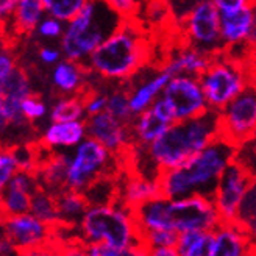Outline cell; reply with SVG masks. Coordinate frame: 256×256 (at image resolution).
Instances as JSON below:
<instances>
[{
    "label": "cell",
    "mask_w": 256,
    "mask_h": 256,
    "mask_svg": "<svg viewBox=\"0 0 256 256\" xmlns=\"http://www.w3.org/2000/svg\"><path fill=\"white\" fill-rule=\"evenodd\" d=\"M32 94V84L27 72L18 69L12 72L5 82H0V97H8L12 100L24 102V98H27Z\"/></svg>",
    "instance_id": "30"
},
{
    "label": "cell",
    "mask_w": 256,
    "mask_h": 256,
    "mask_svg": "<svg viewBox=\"0 0 256 256\" xmlns=\"http://www.w3.org/2000/svg\"><path fill=\"white\" fill-rule=\"evenodd\" d=\"M133 211L140 234L153 230H174L176 233L214 232L222 224L212 197L203 194L176 198L161 194Z\"/></svg>",
    "instance_id": "2"
},
{
    "label": "cell",
    "mask_w": 256,
    "mask_h": 256,
    "mask_svg": "<svg viewBox=\"0 0 256 256\" xmlns=\"http://www.w3.org/2000/svg\"><path fill=\"white\" fill-rule=\"evenodd\" d=\"M88 136L105 146L114 155H122L133 147L130 124L114 118L108 111L86 118Z\"/></svg>",
    "instance_id": "14"
},
{
    "label": "cell",
    "mask_w": 256,
    "mask_h": 256,
    "mask_svg": "<svg viewBox=\"0 0 256 256\" xmlns=\"http://www.w3.org/2000/svg\"><path fill=\"white\" fill-rule=\"evenodd\" d=\"M38 56H40L41 62L47 64V66H55V64H58L64 58L62 50L56 47H42L38 52Z\"/></svg>",
    "instance_id": "45"
},
{
    "label": "cell",
    "mask_w": 256,
    "mask_h": 256,
    "mask_svg": "<svg viewBox=\"0 0 256 256\" xmlns=\"http://www.w3.org/2000/svg\"><path fill=\"white\" fill-rule=\"evenodd\" d=\"M50 120L56 122H68V120H86V106H84V96L74 94V96H60L48 112Z\"/></svg>",
    "instance_id": "27"
},
{
    "label": "cell",
    "mask_w": 256,
    "mask_h": 256,
    "mask_svg": "<svg viewBox=\"0 0 256 256\" xmlns=\"http://www.w3.org/2000/svg\"><path fill=\"white\" fill-rule=\"evenodd\" d=\"M88 138L86 120H50L41 136V146L48 152H69Z\"/></svg>",
    "instance_id": "17"
},
{
    "label": "cell",
    "mask_w": 256,
    "mask_h": 256,
    "mask_svg": "<svg viewBox=\"0 0 256 256\" xmlns=\"http://www.w3.org/2000/svg\"><path fill=\"white\" fill-rule=\"evenodd\" d=\"M253 22V6L238 11L220 12V33L225 50L248 44Z\"/></svg>",
    "instance_id": "22"
},
{
    "label": "cell",
    "mask_w": 256,
    "mask_h": 256,
    "mask_svg": "<svg viewBox=\"0 0 256 256\" xmlns=\"http://www.w3.org/2000/svg\"><path fill=\"white\" fill-rule=\"evenodd\" d=\"M10 256H32L30 252H16V253H12Z\"/></svg>",
    "instance_id": "52"
},
{
    "label": "cell",
    "mask_w": 256,
    "mask_h": 256,
    "mask_svg": "<svg viewBox=\"0 0 256 256\" xmlns=\"http://www.w3.org/2000/svg\"><path fill=\"white\" fill-rule=\"evenodd\" d=\"M18 69L16 58L10 48L4 47L0 52V82H5L8 76Z\"/></svg>",
    "instance_id": "41"
},
{
    "label": "cell",
    "mask_w": 256,
    "mask_h": 256,
    "mask_svg": "<svg viewBox=\"0 0 256 256\" xmlns=\"http://www.w3.org/2000/svg\"><path fill=\"white\" fill-rule=\"evenodd\" d=\"M180 256H212L214 232L180 233L176 246Z\"/></svg>",
    "instance_id": "28"
},
{
    "label": "cell",
    "mask_w": 256,
    "mask_h": 256,
    "mask_svg": "<svg viewBox=\"0 0 256 256\" xmlns=\"http://www.w3.org/2000/svg\"><path fill=\"white\" fill-rule=\"evenodd\" d=\"M116 155L92 138H86L68 152V178L66 186L84 192L98 178L106 176L111 170Z\"/></svg>",
    "instance_id": "8"
},
{
    "label": "cell",
    "mask_w": 256,
    "mask_h": 256,
    "mask_svg": "<svg viewBox=\"0 0 256 256\" xmlns=\"http://www.w3.org/2000/svg\"><path fill=\"white\" fill-rule=\"evenodd\" d=\"M78 226V238L86 244H100L110 248H126L142 244L134 211L119 200L89 204Z\"/></svg>",
    "instance_id": "6"
},
{
    "label": "cell",
    "mask_w": 256,
    "mask_h": 256,
    "mask_svg": "<svg viewBox=\"0 0 256 256\" xmlns=\"http://www.w3.org/2000/svg\"><path fill=\"white\" fill-rule=\"evenodd\" d=\"M32 256H60L58 253V247H56V242H50V244L41 247V248H36L33 252H30Z\"/></svg>",
    "instance_id": "47"
},
{
    "label": "cell",
    "mask_w": 256,
    "mask_h": 256,
    "mask_svg": "<svg viewBox=\"0 0 256 256\" xmlns=\"http://www.w3.org/2000/svg\"><path fill=\"white\" fill-rule=\"evenodd\" d=\"M256 44V4L253 5V22H252V30L248 36V46Z\"/></svg>",
    "instance_id": "51"
},
{
    "label": "cell",
    "mask_w": 256,
    "mask_h": 256,
    "mask_svg": "<svg viewBox=\"0 0 256 256\" xmlns=\"http://www.w3.org/2000/svg\"><path fill=\"white\" fill-rule=\"evenodd\" d=\"M220 136L240 146L256 134V88L250 84L219 111Z\"/></svg>",
    "instance_id": "10"
},
{
    "label": "cell",
    "mask_w": 256,
    "mask_h": 256,
    "mask_svg": "<svg viewBox=\"0 0 256 256\" xmlns=\"http://www.w3.org/2000/svg\"><path fill=\"white\" fill-rule=\"evenodd\" d=\"M175 120L169 116L158 112L152 106L144 112L136 114L133 120L130 122V130L133 138V146L138 147H148L150 144L160 139L166 130L174 124Z\"/></svg>",
    "instance_id": "19"
},
{
    "label": "cell",
    "mask_w": 256,
    "mask_h": 256,
    "mask_svg": "<svg viewBox=\"0 0 256 256\" xmlns=\"http://www.w3.org/2000/svg\"><path fill=\"white\" fill-rule=\"evenodd\" d=\"M89 75L91 74L84 62L62 58L54 66L52 74H50V82L60 96H74L83 92Z\"/></svg>",
    "instance_id": "18"
},
{
    "label": "cell",
    "mask_w": 256,
    "mask_h": 256,
    "mask_svg": "<svg viewBox=\"0 0 256 256\" xmlns=\"http://www.w3.org/2000/svg\"><path fill=\"white\" fill-rule=\"evenodd\" d=\"M211 2L220 12H230L247 6H253L256 4V0H211Z\"/></svg>",
    "instance_id": "44"
},
{
    "label": "cell",
    "mask_w": 256,
    "mask_h": 256,
    "mask_svg": "<svg viewBox=\"0 0 256 256\" xmlns=\"http://www.w3.org/2000/svg\"><path fill=\"white\" fill-rule=\"evenodd\" d=\"M11 150L14 153L20 170H28V172L38 170V168H40V164L42 161L40 158V150H36L30 146H14V147H11Z\"/></svg>",
    "instance_id": "35"
},
{
    "label": "cell",
    "mask_w": 256,
    "mask_h": 256,
    "mask_svg": "<svg viewBox=\"0 0 256 256\" xmlns=\"http://www.w3.org/2000/svg\"><path fill=\"white\" fill-rule=\"evenodd\" d=\"M247 66L250 68L253 76L256 75V44L254 46H250V50H248V55H247Z\"/></svg>",
    "instance_id": "50"
},
{
    "label": "cell",
    "mask_w": 256,
    "mask_h": 256,
    "mask_svg": "<svg viewBox=\"0 0 256 256\" xmlns=\"http://www.w3.org/2000/svg\"><path fill=\"white\" fill-rule=\"evenodd\" d=\"M58 203V216H60V225L58 226H74L78 225L83 219L84 212L89 208V200L84 192L74 190L66 188L64 190L56 194Z\"/></svg>",
    "instance_id": "26"
},
{
    "label": "cell",
    "mask_w": 256,
    "mask_h": 256,
    "mask_svg": "<svg viewBox=\"0 0 256 256\" xmlns=\"http://www.w3.org/2000/svg\"><path fill=\"white\" fill-rule=\"evenodd\" d=\"M148 256H180L178 248L174 247H153L148 248Z\"/></svg>",
    "instance_id": "48"
},
{
    "label": "cell",
    "mask_w": 256,
    "mask_h": 256,
    "mask_svg": "<svg viewBox=\"0 0 256 256\" xmlns=\"http://www.w3.org/2000/svg\"><path fill=\"white\" fill-rule=\"evenodd\" d=\"M40 188L41 183L36 172L19 170L14 178L5 188H2V196H0L2 214L14 216L30 212L32 198Z\"/></svg>",
    "instance_id": "15"
},
{
    "label": "cell",
    "mask_w": 256,
    "mask_h": 256,
    "mask_svg": "<svg viewBox=\"0 0 256 256\" xmlns=\"http://www.w3.org/2000/svg\"><path fill=\"white\" fill-rule=\"evenodd\" d=\"M166 4H168V6L170 8L172 11V14H175V11H176V5L178 4H183V8H184V16L188 14V12L194 8L198 2H202V0H164Z\"/></svg>",
    "instance_id": "46"
},
{
    "label": "cell",
    "mask_w": 256,
    "mask_h": 256,
    "mask_svg": "<svg viewBox=\"0 0 256 256\" xmlns=\"http://www.w3.org/2000/svg\"><path fill=\"white\" fill-rule=\"evenodd\" d=\"M162 97L170 105L175 120H186L204 112L208 108L206 97L198 76L174 75L166 84Z\"/></svg>",
    "instance_id": "12"
},
{
    "label": "cell",
    "mask_w": 256,
    "mask_h": 256,
    "mask_svg": "<svg viewBox=\"0 0 256 256\" xmlns=\"http://www.w3.org/2000/svg\"><path fill=\"white\" fill-rule=\"evenodd\" d=\"M186 44L194 46L212 56L222 54L225 47L220 33V11L211 0H202L180 20Z\"/></svg>",
    "instance_id": "9"
},
{
    "label": "cell",
    "mask_w": 256,
    "mask_h": 256,
    "mask_svg": "<svg viewBox=\"0 0 256 256\" xmlns=\"http://www.w3.org/2000/svg\"><path fill=\"white\" fill-rule=\"evenodd\" d=\"M198 78L208 108L219 112L253 83V74L246 61L222 52L212 56L211 64Z\"/></svg>",
    "instance_id": "7"
},
{
    "label": "cell",
    "mask_w": 256,
    "mask_h": 256,
    "mask_svg": "<svg viewBox=\"0 0 256 256\" xmlns=\"http://www.w3.org/2000/svg\"><path fill=\"white\" fill-rule=\"evenodd\" d=\"M254 240L236 220L222 222L214 230L212 256H253Z\"/></svg>",
    "instance_id": "16"
},
{
    "label": "cell",
    "mask_w": 256,
    "mask_h": 256,
    "mask_svg": "<svg viewBox=\"0 0 256 256\" xmlns=\"http://www.w3.org/2000/svg\"><path fill=\"white\" fill-rule=\"evenodd\" d=\"M169 80H170V75L161 69L156 74H153L150 78L138 83L128 91L130 92V105H132L134 116L144 112L155 104L162 96V91Z\"/></svg>",
    "instance_id": "25"
},
{
    "label": "cell",
    "mask_w": 256,
    "mask_h": 256,
    "mask_svg": "<svg viewBox=\"0 0 256 256\" xmlns=\"http://www.w3.org/2000/svg\"><path fill=\"white\" fill-rule=\"evenodd\" d=\"M18 250L14 248V246L11 244V240L5 236H2V240H0V254L2 256H10L12 253H16Z\"/></svg>",
    "instance_id": "49"
},
{
    "label": "cell",
    "mask_w": 256,
    "mask_h": 256,
    "mask_svg": "<svg viewBox=\"0 0 256 256\" xmlns=\"http://www.w3.org/2000/svg\"><path fill=\"white\" fill-rule=\"evenodd\" d=\"M84 96V106H86V114L88 116H94V114H100L106 111V102H108V94L102 92H88Z\"/></svg>",
    "instance_id": "39"
},
{
    "label": "cell",
    "mask_w": 256,
    "mask_h": 256,
    "mask_svg": "<svg viewBox=\"0 0 256 256\" xmlns=\"http://www.w3.org/2000/svg\"><path fill=\"white\" fill-rule=\"evenodd\" d=\"M20 108H22L24 118L27 119L28 122L41 120L46 116H48V112H50V110L46 105V102L41 97L33 96V94H30L27 98H24Z\"/></svg>",
    "instance_id": "37"
},
{
    "label": "cell",
    "mask_w": 256,
    "mask_h": 256,
    "mask_svg": "<svg viewBox=\"0 0 256 256\" xmlns=\"http://www.w3.org/2000/svg\"><path fill=\"white\" fill-rule=\"evenodd\" d=\"M4 236L11 240L18 252H33L41 248L55 238V226L42 222L32 212L4 216Z\"/></svg>",
    "instance_id": "13"
},
{
    "label": "cell",
    "mask_w": 256,
    "mask_h": 256,
    "mask_svg": "<svg viewBox=\"0 0 256 256\" xmlns=\"http://www.w3.org/2000/svg\"><path fill=\"white\" fill-rule=\"evenodd\" d=\"M102 256H148V247H146L144 244H138L126 248L104 247V254Z\"/></svg>",
    "instance_id": "43"
},
{
    "label": "cell",
    "mask_w": 256,
    "mask_h": 256,
    "mask_svg": "<svg viewBox=\"0 0 256 256\" xmlns=\"http://www.w3.org/2000/svg\"><path fill=\"white\" fill-rule=\"evenodd\" d=\"M253 180V174L238 160L228 164L212 194V200L219 210L222 222L236 220L239 206Z\"/></svg>",
    "instance_id": "11"
},
{
    "label": "cell",
    "mask_w": 256,
    "mask_h": 256,
    "mask_svg": "<svg viewBox=\"0 0 256 256\" xmlns=\"http://www.w3.org/2000/svg\"><path fill=\"white\" fill-rule=\"evenodd\" d=\"M219 136V112L206 110L196 118L175 120L166 133L148 147H134L148 162L150 176L158 178L161 172L182 166Z\"/></svg>",
    "instance_id": "1"
},
{
    "label": "cell",
    "mask_w": 256,
    "mask_h": 256,
    "mask_svg": "<svg viewBox=\"0 0 256 256\" xmlns=\"http://www.w3.org/2000/svg\"><path fill=\"white\" fill-rule=\"evenodd\" d=\"M142 244L148 248L153 247H174L176 246L180 233L174 230H153V232L142 233Z\"/></svg>",
    "instance_id": "34"
},
{
    "label": "cell",
    "mask_w": 256,
    "mask_h": 256,
    "mask_svg": "<svg viewBox=\"0 0 256 256\" xmlns=\"http://www.w3.org/2000/svg\"><path fill=\"white\" fill-rule=\"evenodd\" d=\"M236 222L244 226L256 242V178L252 182L244 200L240 203Z\"/></svg>",
    "instance_id": "31"
},
{
    "label": "cell",
    "mask_w": 256,
    "mask_h": 256,
    "mask_svg": "<svg viewBox=\"0 0 256 256\" xmlns=\"http://www.w3.org/2000/svg\"><path fill=\"white\" fill-rule=\"evenodd\" d=\"M238 148L222 136L214 139L182 166L161 172L158 180L162 194L172 198L194 194L212 197L224 170L236 160Z\"/></svg>",
    "instance_id": "3"
},
{
    "label": "cell",
    "mask_w": 256,
    "mask_h": 256,
    "mask_svg": "<svg viewBox=\"0 0 256 256\" xmlns=\"http://www.w3.org/2000/svg\"><path fill=\"white\" fill-rule=\"evenodd\" d=\"M106 111L112 114L114 118L119 120L130 124L134 118V112L130 105V92L124 91V89H118V91H111L108 94L106 102Z\"/></svg>",
    "instance_id": "33"
},
{
    "label": "cell",
    "mask_w": 256,
    "mask_h": 256,
    "mask_svg": "<svg viewBox=\"0 0 256 256\" xmlns=\"http://www.w3.org/2000/svg\"><path fill=\"white\" fill-rule=\"evenodd\" d=\"M41 188L58 194L64 190L68 178V152H50L47 158H42L36 170Z\"/></svg>",
    "instance_id": "24"
},
{
    "label": "cell",
    "mask_w": 256,
    "mask_h": 256,
    "mask_svg": "<svg viewBox=\"0 0 256 256\" xmlns=\"http://www.w3.org/2000/svg\"><path fill=\"white\" fill-rule=\"evenodd\" d=\"M46 14L42 0H16L11 19L2 24L4 32L12 30L14 34H32Z\"/></svg>",
    "instance_id": "23"
},
{
    "label": "cell",
    "mask_w": 256,
    "mask_h": 256,
    "mask_svg": "<svg viewBox=\"0 0 256 256\" xmlns=\"http://www.w3.org/2000/svg\"><path fill=\"white\" fill-rule=\"evenodd\" d=\"M19 170L20 169H19L18 160L14 156V153H12L11 147L2 148V152H0V189L5 188Z\"/></svg>",
    "instance_id": "36"
},
{
    "label": "cell",
    "mask_w": 256,
    "mask_h": 256,
    "mask_svg": "<svg viewBox=\"0 0 256 256\" xmlns=\"http://www.w3.org/2000/svg\"><path fill=\"white\" fill-rule=\"evenodd\" d=\"M108 2L125 19H133V16L140 8V2L142 0H108Z\"/></svg>",
    "instance_id": "42"
},
{
    "label": "cell",
    "mask_w": 256,
    "mask_h": 256,
    "mask_svg": "<svg viewBox=\"0 0 256 256\" xmlns=\"http://www.w3.org/2000/svg\"><path fill=\"white\" fill-rule=\"evenodd\" d=\"M88 2L89 0H42L47 14L66 24L78 14Z\"/></svg>",
    "instance_id": "32"
},
{
    "label": "cell",
    "mask_w": 256,
    "mask_h": 256,
    "mask_svg": "<svg viewBox=\"0 0 256 256\" xmlns=\"http://www.w3.org/2000/svg\"><path fill=\"white\" fill-rule=\"evenodd\" d=\"M0 2H8V0H0Z\"/></svg>",
    "instance_id": "54"
},
{
    "label": "cell",
    "mask_w": 256,
    "mask_h": 256,
    "mask_svg": "<svg viewBox=\"0 0 256 256\" xmlns=\"http://www.w3.org/2000/svg\"><path fill=\"white\" fill-rule=\"evenodd\" d=\"M30 212L36 216L42 222L58 226L60 225V216H58V203H56V194L50 192L44 188H40L32 198V208Z\"/></svg>",
    "instance_id": "29"
},
{
    "label": "cell",
    "mask_w": 256,
    "mask_h": 256,
    "mask_svg": "<svg viewBox=\"0 0 256 256\" xmlns=\"http://www.w3.org/2000/svg\"><path fill=\"white\" fill-rule=\"evenodd\" d=\"M124 20L125 18L108 0H89L78 14L66 24V30L60 40L64 58L86 62Z\"/></svg>",
    "instance_id": "5"
},
{
    "label": "cell",
    "mask_w": 256,
    "mask_h": 256,
    "mask_svg": "<svg viewBox=\"0 0 256 256\" xmlns=\"http://www.w3.org/2000/svg\"><path fill=\"white\" fill-rule=\"evenodd\" d=\"M60 256H89L88 244L80 238H75L74 240H66L62 244H56Z\"/></svg>",
    "instance_id": "40"
},
{
    "label": "cell",
    "mask_w": 256,
    "mask_h": 256,
    "mask_svg": "<svg viewBox=\"0 0 256 256\" xmlns=\"http://www.w3.org/2000/svg\"><path fill=\"white\" fill-rule=\"evenodd\" d=\"M252 84H253V86H254V88H256V75H254V76H253V83H252Z\"/></svg>",
    "instance_id": "53"
},
{
    "label": "cell",
    "mask_w": 256,
    "mask_h": 256,
    "mask_svg": "<svg viewBox=\"0 0 256 256\" xmlns=\"http://www.w3.org/2000/svg\"><path fill=\"white\" fill-rule=\"evenodd\" d=\"M64 30H66V22L46 14L44 19L40 22V25L36 27L34 33L40 38H42V40L54 41V40H61Z\"/></svg>",
    "instance_id": "38"
},
{
    "label": "cell",
    "mask_w": 256,
    "mask_h": 256,
    "mask_svg": "<svg viewBox=\"0 0 256 256\" xmlns=\"http://www.w3.org/2000/svg\"><path fill=\"white\" fill-rule=\"evenodd\" d=\"M150 58V44L142 27L125 19L120 27L84 62L91 75L108 82H125L134 76Z\"/></svg>",
    "instance_id": "4"
},
{
    "label": "cell",
    "mask_w": 256,
    "mask_h": 256,
    "mask_svg": "<svg viewBox=\"0 0 256 256\" xmlns=\"http://www.w3.org/2000/svg\"><path fill=\"white\" fill-rule=\"evenodd\" d=\"M212 55L203 52V50L186 44L174 52L166 62L162 64V70L170 76L174 75H194L200 76L211 64Z\"/></svg>",
    "instance_id": "20"
},
{
    "label": "cell",
    "mask_w": 256,
    "mask_h": 256,
    "mask_svg": "<svg viewBox=\"0 0 256 256\" xmlns=\"http://www.w3.org/2000/svg\"><path fill=\"white\" fill-rule=\"evenodd\" d=\"M162 194L161 184L158 178H150L140 174L128 175L124 183L119 186V197L118 200L124 203L128 208H138L142 203L155 198Z\"/></svg>",
    "instance_id": "21"
}]
</instances>
